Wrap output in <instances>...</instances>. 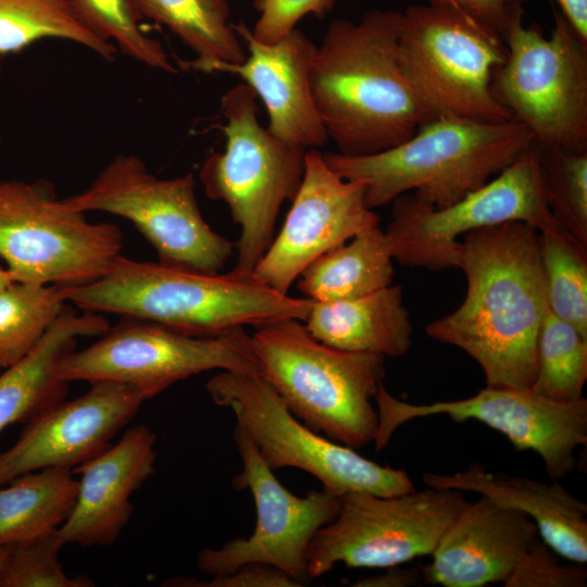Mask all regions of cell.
<instances>
[{
    "mask_svg": "<svg viewBox=\"0 0 587 587\" xmlns=\"http://www.w3.org/2000/svg\"><path fill=\"white\" fill-rule=\"evenodd\" d=\"M11 547H12V544L0 546V574L3 570L4 563L11 550Z\"/></svg>",
    "mask_w": 587,
    "mask_h": 587,
    "instance_id": "b9f144b4",
    "label": "cell"
},
{
    "mask_svg": "<svg viewBox=\"0 0 587 587\" xmlns=\"http://www.w3.org/2000/svg\"><path fill=\"white\" fill-rule=\"evenodd\" d=\"M423 482L429 487L475 492L521 511L558 555L574 563L587 562V504L558 480L547 484L474 464L450 475L425 473Z\"/></svg>",
    "mask_w": 587,
    "mask_h": 587,
    "instance_id": "7402d4cb",
    "label": "cell"
},
{
    "mask_svg": "<svg viewBox=\"0 0 587 587\" xmlns=\"http://www.w3.org/2000/svg\"><path fill=\"white\" fill-rule=\"evenodd\" d=\"M392 261L385 230L374 226L312 261L299 275L298 288L313 301L367 295L392 284Z\"/></svg>",
    "mask_w": 587,
    "mask_h": 587,
    "instance_id": "d4e9b609",
    "label": "cell"
},
{
    "mask_svg": "<svg viewBox=\"0 0 587 587\" xmlns=\"http://www.w3.org/2000/svg\"><path fill=\"white\" fill-rule=\"evenodd\" d=\"M110 329L99 313H76L65 305L36 347L0 373V432L13 423H28L64 400L68 383L60 377L63 358L79 337L101 336Z\"/></svg>",
    "mask_w": 587,
    "mask_h": 587,
    "instance_id": "603a6c76",
    "label": "cell"
},
{
    "mask_svg": "<svg viewBox=\"0 0 587 587\" xmlns=\"http://www.w3.org/2000/svg\"><path fill=\"white\" fill-rule=\"evenodd\" d=\"M14 283L8 268L0 265V292Z\"/></svg>",
    "mask_w": 587,
    "mask_h": 587,
    "instance_id": "60d3db41",
    "label": "cell"
},
{
    "mask_svg": "<svg viewBox=\"0 0 587 587\" xmlns=\"http://www.w3.org/2000/svg\"><path fill=\"white\" fill-rule=\"evenodd\" d=\"M1 142H2V135L0 134V145H1Z\"/></svg>",
    "mask_w": 587,
    "mask_h": 587,
    "instance_id": "7bdbcfd3",
    "label": "cell"
},
{
    "mask_svg": "<svg viewBox=\"0 0 587 587\" xmlns=\"http://www.w3.org/2000/svg\"><path fill=\"white\" fill-rule=\"evenodd\" d=\"M233 437L242 469L233 477L232 484L236 489H248L252 494L255 527L247 538H235L220 548L201 550L197 567L214 576L230 573L247 563H263L301 583L308 577L310 542L321 527L336 517L339 496L323 487L304 497L291 494L239 427L235 426Z\"/></svg>",
    "mask_w": 587,
    "mask_h": 587,
    "instance_id": "2e32d148",
    "label": "cell"
},
{
    "mask_svg": "<svg viewBox=\"0 0 587 587\" xmlns=\"http://www.w3.org/2000/svg\"><path fill=\"white\" fill-rule=\"evenodd\" d=\"M85 26L118 51L147 66L177 73L161 42L145 34L136 0H68Z\"/></svg>",
    "mask_w": 587,
    "mask_h": 587,
    "instance_id": "1f68e13d",
    "label": "cell"
},
{
    "mask_svg": "<svg viewBox=\"0 0 587 587\" xmlns=\"http://www.w3.org/2000/svg\"><path fill=\"white\" fill-rule=\"evenodd\" d=\"M561 14L578 37L587 43V0H555Z\"/></svg>",
    "mask_w": 587,
    "mask_h": 587,
    "instance_id": "ab89813d",
    "label": "cell"
},
{
    "mask_svg": "<svg viewBox=\"0 0 587 587\" xmlns=\"http://www.w3.org/2000/svg\"><path fill=\"white\" fill-rule=\"evenodd\" d=\"M536 147L551 214L564 230L587 248V151Z\"/></svg>",
    "mask_w": 587,
    "mask_h": 587,
    "instance_id": "d6a6232c",
    "label": "cell"
},
{
    "mask_svg": "<svg viewBox=\"0 0 587 587\" xmlns=\"http://www.w3.org/2000/svg\"><path fill=\"white\" fill-rule=\"evenodd\" d=\"M125 320L90 346L66 354L60 364V377L67 383L129 384L148 400L205 371L257 372L251 336L243 328L196 337L151 322Z\"/></svg>",
    "mask_w": 587,
    "mask_h": 587,
    "instance_id": "5bb4252c",
    "label": "cell"
},
{
    "mask_svg": "<svg viewBox=\"0 0 587 587\" xmlns=\"http://www.w3.org/2000/svg\"><path fill=\"white\" fill-rule=\"evenodd\" d=\"M85 312L118 314L196 337L287 319L304 322L313 301L280 294L250 276L204 274L121 254L100 278L61 287Z\"/></svg>",
    "mask_w": 587,
    "mask_h": 587,
    "instance_id": "3957f363",
    "label": "cell"
},
{
    "mask_svg": "<svg viewBox=\"0 0 587 587\" xmlns=\"http://www.w3.org/2000/svg\"><path fill=\"white\" fill-rule=\"evenodd\" d=\"M336 517L312 538L307 575L337 563L385 569L430 555L448 525L467 505L462 491L427 487L396 496L351 491L339 496Z\"/></svg>",
    "mask_w": 587,
    "mask_h": 587,
    "instance_id": "4fadbf2b",
    "label": "cell"
},
{
    "mask_svg": "<svg viewBox=\"0 0 587 587\" xmlns=\"http://www.w3.org/2000/svg\"><path fill=\"white\" fill-rule=\"evenodd\" d=\"M155 434L138 425L72 470L80 478L74 509L58 528L64 544L111 546L117 540L134 511L130 496L155 471Z\"/></svg>",
    "mask_w": 587,
    "mask_h": 587,
    "instance_id": "44dd1931",
    "label": "cell"
},
{
    "mask_svg": "<svg viewBox=\"0 0 587 587\" xmlns=\"http://www.w3.org/2000/svg\"><path fill=\"white\" fill-rule=\"evenodd\" d=\"M532 142L530 132L514 118L437 116L384 151L323 157L341 177L365 184V202L373 210L409 191L425 205L445 208L485 185Z\"/></svg>",
    "mask_w": 587,
    "mask_h": 587,
    "instance_id": "277c9868",
    "label": "cell"
},
{
    "mask_svg": "<svg viewBox=\"0 0 587 587\" xmlns=\"http://www.w3.org/2000/svg\"><path fill=\"white\" fill-rule=\"evenodd\" d=\"M391 204L385 234L394 260L430 271L458 268L460 238L475 229L510 221L539 232L562 228L547 204L534 142L485 185L448 207L430 208L412 193Z\"/></svg>",
    "mask_w": 587,
    "mask_h": 587,
    "instance_id": "8fae6325",
    "label": "cell"
},
{
    "mask_svg": "<svg viewBox=\"0 0 587 587\" xmlns=\"http://www.w3.org/2000/svg\"><path fill=\"white\" fill-rule=\"evenodd\" d=\"M378 223V215L365 202V184L341 177L327 165L323 152L308 149L303 177L286 221L251 275L288 295L312 261Z\"/></svg>",
    "mask_w": 587,
    "mask_h": 587,
    "instance_id": "e0dca14e",
    "label": "cell"
},
{
    "mask_svg": "<svg viewBox=\"0 0 587 587\" xmlns=\"http://www.w3.org/2000/svg\"><path fill=\"white\" fill-rule=\"evenodd\" d=\"M66 305L57 285L12 283L0 292V370L27 355Z\"/></svg>",
    "mask_w": 587,
    "mask_h": 587,
    "instance_id": "f1b7e54d",
    "label": "cell"
},
{
    "mask_svg": "<svg viewBox=\"0 0 587 587\" xmlns=\"http://www.w3.org/2000/svg\"><path fill=\"white\" fill-rule=\"evenodd\" d=\"M77 492L78 479L60 466L28 472L0 486V546L59 528L72 513Z\"/></svg>",
    "mask_w": 587,
    "mask_h": 587,
    "instance_id": "484cf974",
    "label": "cell"
},
{
    "mask_svg": "<svg viewBox=\"0 0 587 587\" xmlns=\"http://www.w3.org/2000/svg\"><path fill=\"white\" fill-rule=\"evenodd\" d=\"M146 400L133 385L100 380L83 396L50 407L0 452V486L28 472L53 466L73 470L95 458L111 446Z\"/></svg>",
    "mask_w": 587,
    "mask_h": 587,
    "instance_id": "ac0fdd59",
    "label": "cell"
},
{
    "mask_svg": "<svg viewBox=\"0 0 587 587\" xmlns=\"http://www.w3.org/2000/svg\"><path fill=\"white\" fill-rule=\"evenodd\" d=\"M234 27L247 43L246 59L212 63L205 73H230L251 87L266 109L267 129L274 136L305 149L323 147L328 137L310 84L316 45L298 28L274 43H264L242 23Z\"/></svg>",
    "mask_w": 587,
    "mask_h": 587,
    "instance_id": "ffe728a7",
    "label": "cell"
},
{
    "mask_svg": "<svg viewBox=\"0 0 587 587\" xmlns=\"http://www.w3.org/2000/svg\"><path fill=\"white\" fill-rule=\"evenodd\" d=\"M585 564H562L558 553L538 537L513 572L504 587H583L586 586Z\"/></svg>",
    "mask_w": 587,
    "mask_h": 587,
    "instance_id": "e575fe53",
    "label": "cell"
},
{
    "mask_svg": "<svg viewBox=\"0 0 587 587\" xmlns=\"http://www.w3.org/2000/svg\"><path fill=\"white\" fill-rule=\"evenodd\" d=\"M453 7L501 35L508 21L511 0H430Z\"/></svg>",
    "mask_w": 587,
    "mask_h": 587,
    "instance_id": "74e56055",
    "label": "cell"
},
{
    "mask_svg": "<svg viewBox=\"0 0 587 587\" xmlns=\"http://www.w3.org/2000/svg\"><path fill=\"white\" fill-rule=\"evenodd\" d=\"M400 15L396 10H372L358 22L334 20L316 46L312 97L338 153L384 151L437 117L401 68Z\"/></svg>",
    "mask_w": 587,
    "mask_h": 587,
    "instance_id": "7a4b0ae2",
    "label": "cell"
},
{
    "mask_svg": "<svg viewBox=\"0 0 587 587\" xmlns=\"http://www.w3.org/2000/svg\"><path fill=\"white\" fill-rule=\"evenodd\" d=\"M143 17L167 27L195 54L185 68L205 73L215 62L240 63L247 57L230 23L227 0H136Z\"/></svg>",
    "mask_w": 587,
    "mask_h": 587,
    "instance_id": "4316f807",
    "label": "cell"
},
{
    "mask_svg": "<svg viewBox=\"0 0 587 587\" xmlns=\"http://www.w3.org/2000/svg\"><path fill=\"white\" fill-rule=\"evenodd\" d=\"M304 323L315 339L342 351L397 358L412 345L413 326L401 285L350 299L313 301Z\"/></svg>",
    "mask_w": 587,
    "mask_h": 587,
    "instance_id": "cb8c5ba5",
    "label": "cell"
},
{
    "mask_svg": "<svg viewBox=\"0 0 587 587\" xmlns=\"http://www.w3.org/2000/svg\"><path fill=\"white\" fill-rule=\"evenodd\" d=\"M458 268L466 278L463 302L425 333L473 358L486 386L532 388L549 308L540 232L519 221L470 232L461 240Z\"/></svg>",
    "mask_w": 587,
    "mask_h": 587,
    "instance_id": "6da1fadb",
    "label": "cell"
},
{
    "mask_svg": "<svg viewBox=\"0 0 587 587\" xmlns=\"http://www.w3.org/2000/svg\"><path fill=\"white\" fill-rule=\"evenodd\" d=\"M335 0H253L260 15L251 32L254 39L274 43L296 28L307 16L324 17Z\"/></svg>",
    "mask_w": 587,
    "mask_h": 587,
    "instance_id": "d590c367",
    "label": "cell"
},
{
    "mask_svg": "<svg viewBox=\"0 0 587 587\" xmlns=\"http://www.w3.org/2000/svg\"><path fill=\"white\" fill-rule=\"evenodd\" d=\"M423 580L422 571L415 567L394 565L385 567V572L355 580V587H409Z\"/></svg>",
    "mask_w": 587,
    "mask_h": 587,
    "instance_id": "f35d334b",
    "label": "cell"
},
{
    "mask_svg": "<svg viewBox=\"0 0 587 587\" xmlns=\"http://www.w3.org/2000/svg\"><path fill=\"white\" fill-rule=\"evenodd\" d=\"M257 100L243 82L226 90L221 102L225 148L211 153L199 173L205 195L225 202L240 227L232 272L242 276L252 274L272 243L279 210L301 184L308 150L263 127Z\"/></svg>",
    "mask_w": 587,
    "mask_h": 587,
    "instance_id": "8992f818",
    "label": "cell"
},
{
    "mask_svg": "<svg viewBox=\"0 0 587 587\" xmlns=\"http://www.w3.org/2000/svg\"><path fill=\"white\" fill-rule=\"evenodd\" d=\"M162 585L171 587H297L302 584L275 566L247 563L230 573L214 575L209 580L178 576Z\"/></svg>",
    "mask_w": 587,
    "mask_h": 587,
    "instance_id": "8d00e7d4",
    "label": "cell"
},
{
    "mask_svg": "<svg viewBox=\"0 0 587 587\" xmlns=\"http://www.w3.org/2000/svg\"><path fill=\"white\" fill-rule=\"evenodd\" d=\"M45 39L77 43L109 62L118 51L85 26L68 0H0L1 58Z\"/></svg>",
    "mask_w": 587,
    "mask_h": 587,
    "instance_id": "83f0119b",
    "label": "cell"
},
{
    "mask_svg": "<svg viewBox=\"0 0 587 587\" xmlns=\"http://www.w3.org/2000/svg\"><path fill=\"white\" fill-rule=\"evenodd\" d=\"M536 376L530 389L550 399L583 398L587 379V338L548 308L537 340Z\"/></svg>",
    "mask_w": 587,
    "mask_h": 587,
    "instance_id": "f546056e",
    "label": "cell"
},
{
    "mask_svg": "<svg viewBox=\"0 0 587 587\" xmlns=\"http://www.w3.org/2000/svg\"><path fill=\"white\" fill-rule=\"evenodd\" d=\"M378 430L375 450H382L404 423L447 415L455 422L478 421L505 436L516 451L530 450L558 480L576 467L575 453L587 444V400L562 402L530 388L488 387L472 397L410 403L394 397L382 383L376 391Z\"/></svg>",
    "mask_w": 587,
    "mask_h": 587,
    "instance_id": "9a60e30c",
    "label": "cell"
},
{
    "mask_svg": "<svg viewBox=\"0 0 587 587\" xmlns=\"http://www.w3.org/2000/svg\"><path fill=\"white\" fill-rule=\"evenodd\" d=\"M64 200L84 213L101 211L128 220L168 266L218 274L235 248L204 221L191 173L158 178L134 154L116 155L90 186Z\"/></svg>",
    "mask_w": 587,
    "mask_h": 587,
    "instance_id": "7c38bea8",
    "label": "cell"
},
{
    "mask_svg": "<svg viewBox=\"0 0 587 587\" xmlns=\"http://www.w3.org/2000/svg\"><path fill=\"white\" fill-rule=\"evenodd\" d=\"M539 537L525 513L479 496L448 525L423 582L445 587H482L504 583Z\"/></svg>",
    "mask_w": 587,
    "mask_h": 587,
    "instance_id": "d6986e66",
    "label": "cell"
},
{
    "mask_svg": "<svg viewBox=\"0 0 587 587\" xmlns=\"http://www.w3.org/2000/svg\"><path fill=\"white\" fill-rule=\"evenodd\" d=\"M548 307L587 338V248L563 228L540 232Z\"/></svg>",
    "mask_w": 587,
    "mask_h": 587,
    "instance_id": "4dcf8cb0",
    "label": "cell"
},
{
    "mask_svg": "<svg viewBox=\"0 0 587 587\" xmlns=\"http://www.w3.org/2000/svg\"><path fill=\"white\" fill-rule=\"evenodd\" d=\"M398 45L404 76L436 116L512 118L491 89L494 74L507 57L498 32L430 1L401 12Z\"/></svg>",
    "mask_w": 587,
    "mask_h": 587,
    "instance_id": "ba28073f",
    "label": "cell"
},
{
    "mask_svg": "<svg viewBox=\"0 0 587 587\" xmlns=\"http://www.w3.org/2000/svg\"><path fill=\"white\" fill-rule=\"evenodd\" d=\"M523 0H511L501 32L504 62L494 74L496 100L539 147L587 151V43L560 12L549 37L523 25Z\"/></svg>",
    "mask_w": 587,
    "mask_h": 587,
    "instance_id": "52a82bcc",
    "label": "cell"
},
{
    "mask_svg": "<svg viewBox=\"0 0 587 587\" xmlns=\"http://www.w3.org/2000/svg\"><path fill=\"white\" fill-rule=\"evenodd\" d=\"M65 545L58 528L30 540L12 544L0 574V587H90L84 575L68 576L59 562Z\"/></svg>",
    "mask_w": 587,
    "mask_h": 587,
    "instance_id": "836d02e7",
    "label": "cell"
},
{
    "mask_svg": "<svg viewBox=\"0 0 587 587\" xmlns=\"http://www.w3.org/2000/svg\"><path fill=\"white\" fill-rule=\"evenodd\" d=\"M251 342L258 374L298 420L352 449L374 442L372 400L385 377L384 355L332 348L295 319L258 326Z\"/></svg>",
    "mask_w": 587,
    "mask_h": 587,
    "instance_id": "5b68a950",
    "label": "cell"
},
{
    "mask_svg": "<svg viewBox=\"0 0 587 587\" xmlns=\"http://www.w3.org/2000/svg\"><path fill=\"white\" fill-rule=\"evenodd\" d=\"M122 241L116 225L89 222L48 180L0 182V257L14 282H93L120 255Z\"/></svg>",
    "mask_w": 587,
    "mask_h": 587,
    "instance_id": "30bf717a",
    "label": "cell"
},
{
    "mask_svg": "<svg viewBox=\"0 0 587 587\" xmlns=\"http://www.w3.org/2000/svg\"><path fill=\"white\" fill-rule=\"evenodd\" d=\"M207 390L215 404L234 413L236 426L273 471L302 470L337 496H396L416 489L407 471L380 465L303 424L257 372L222 371L209 379Z\"/></svg>",
    "mask_w": 587,
    "mask_h": 587,
    "instance_id": "9c48e42d",
    "label": "cell"
}]
</instances>
